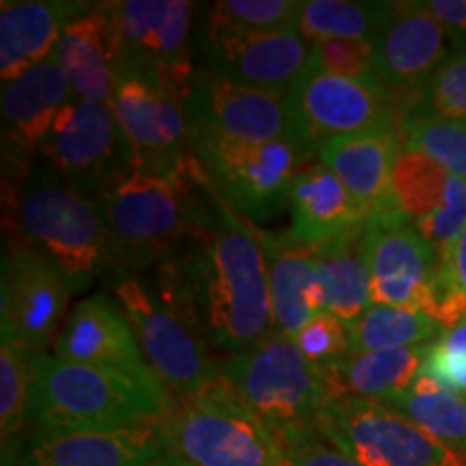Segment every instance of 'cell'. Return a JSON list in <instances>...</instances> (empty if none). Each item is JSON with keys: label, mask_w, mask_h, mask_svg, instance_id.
<instances>
[{"label": "cell", "mask_w": 466, "mask_h": 466, "mask_svg": "<svg viewBox=\"0 0 466 466\" xmlns=\"http://www.w3.org/2000/svg\"><path fill=\"white\" fill-rule=\"evenodd\" d=\"M201 182L195 233L154 268L147 285L199 339L231 357L275 333L270 283L253 225L209 188L203 173Z\"/></svg>", "instance_id": "6da1fadb"}, {"label": "cell", "mask_w": 466, "mask_h": 466, "mask_svg": "<svg viewBox=\"0 0 466 466\" xmlns=\"http://www.w3.org/2000/svg\"><path fill=\"white\" fill-rule=\"evenodd\" d=\"M171 410L173 401L165 389L55 354L33 359L31 432H104L162 421Z\"/></svg>", "instance_id": "7a4b0ae2"}, {"label": "cell", "mask_w": 466, "mask_h": 466, "mask_svg": "<svg viewBox=\"0 0 466 466\" xmlns=\"http://www.w3.org/2000/svg\"><path fill=\"white\" fill-rule=\"evenodd\" d=\"M203 197L195 158L184 171H132L102 197L110 233V268H156L182 250L197 229Z\"/></svg>", "instance_id": "3957f363"}, {"label": "cell", "mask_w": 466, "mask_h": 466, "mask_svg": "<svg viewBox=\"0 0 466 466\" xmlns=\"http://www.w3.org/2000/svg\"><path fill=\"white\" fill-rule=\"evenodd\" d=\"M14 233L50 259L69 288L85 291L110 266V233L104 201L69 188L39 162L11 192Z\"/></svg>", "instance_id": "277c9868"}, {"label": "cell", "mask_w": 466, "mask_h": 466, "mask_svg": "<svg viewBox=\"0 0 466 466\" xmlns=\"http://www.w3.org/2000/svg\"><path fill=\"white\" fill-rule=\"evenodd\" d=\"M220 378L277 439L316 428L335 398L324 367L311 363L291 337L277 333L220 360Z\"/></svg>", "instance_id": "5b68a950"}, {"label": "cell", "mask_w": 466, "mask_h": 466, "mask_svg": "<svg viewBox=\"0 0 466 466\" xmlns=\"http://www.w3.org/2000/svg\"><path fill=\"white\" fill-rule=\"evenodd\" d=\"M104 283L106 294L126 313L145 360L167 389L173 406L220 380V360L212 357L208 343L175 316L145 279L110 268L104 272Z\"/></svg>", "instance_id": "8992f818"}, {"label": "cell", "mask_w": 466, "mask_h": 466, "mask_svg": "<svg viewBox=\"0 0 466 466\" xmlns=\"http://www.w3.org/2000/svg\"><path fill=\"white\" fill-rule=\"evenodd\" d=\"M203 177L238 217L250 225L275 218L289 206V190L313 151L299 138L270 143L190 141Z\"/></svg>", "instance_id": "52a82bcc"}, {"label": "cell", "mask_w": 466, "mask_h": 466, "mask_svg": "<svg viewBox=\"0 0 466 466\" xmlns=\"http://www.w3.org/2000/svg\"><path fill=\"white\" fill-rule=\"evenodd\" d=\"M173 451L192 466H285L277 436L229 391L223 378L173 406L165 419Z\"/></svg>", "instance_id": "ba28073f"}, {"label": "cell", "mask_w": 466, "mask_h": 466, "mask_svg": "<svg viewBox=\"0 0 466 466\" xmlns=\"http://www.w3.org/2000/svg\"><path fill=\"white\" fill-rule=\"evenodd\" d=\"M316 430L363 466H466L460 453L380 401L333 398Z\"/></svg>", "instance_id": "9c48e42d"}, {"label": "cell", "mask_w": 466, "mask_h": 466, "mask_svg": "<svg viewBox=\"0 0 466 466\" xmlns=\"http://www.w3.org/2000/svg\"><path fill=\"white\" fill-rule=\"evenodd\" d=\"M39 162L48 165L69 188L96 199L134 171L130 145L110 102L78 97H72L58 113Z\"/></svg>", "instance_id": "30bf717a"}, {"label": "cell", "mask_w": 466, "mask_h": 466, "mask_svg": "<svg viewBox=\"0 0 466 466\" xmlns=\"http://www.w3.org/2000/svg\"><path fill=\"white\" fill-rule=\"evenodd\" d=\"M119 44V72L188 89L195 63V15L188 0H119L110 3Z\"/></svg>", "instance_id": "8fae6325"}, {"label": "cell", "mask_w": 466, "mask_h": 466, "mask_svg": "<svg viewBox=\"0 0 466 466\" xmlns=\"http://www.w3.org/2000/svg\"><path fill=\"white\" fill-rule=\"evenodd\" d=\"M0 335H7L31 357L55 346L74 296L67 279L17 233H5L0 281Z\"/></svg>", "instance_id": "7c38bea8"}, {"label": "cell", "mask_w": 466, "mask_h": 466, "mask_svg": "<svg viewBox=\"0 0 466 466\" xmlns=\"http://www.w3.org/2000/svg\"><path fill=\"white\" fill-rule=\"evenodd\" d=\"M190 141L270 143L296 137L288 93L261 91L197 67L184 97Z\"/></svg>", "instance_id": "4fadbf2b"}, {"label": "cell", "mask_w": 466, "mask_h": 466, "mask_svg": "<svg viewBox=\"0 0 466 466\" xmlns=\"http://www.w3.org/2000/svg\"><path fill=\"white\" fill-rule=\"evenodd\" d=\"M184 97L160 80L119 72L110 108L130 145L134 171L175 173L192 165Z\"/></svg>", "instance_id": "5bb4252c"}, {"label": "cell", "mask_w": 466, "mask_h": 466, "mask_svg": "<svg viewBox=\"0 0 466 466\" xmlns=\"http://www.w3.org/2000/svg\"><path fill=\"white\" fill-rule=\"evenodd\" d=\"M288 97L296 137L313 154L330 138L398 130L400 110L380 86L307 67Z\"/></svg>", "instance_id": "9a60e30c"}, {"label": "cell", "mask_w": 466, "mask_h": 466, "mask_svg": "<svg viewBox=\"0 0 466 466\" xmlns=\"http://www.w3.org/2000/svg\"><path fill=\"white\" fill-rule=\"evenodd\" d=\"M371 275V305L432 311L441 258L398 212L371 217L363 233Z\"/></svg>", "instance_id": "2e32d148"}, {"label": "cell", "mask_w": 466, "mask_h": 466, "mask_svg": "<svg viewBox=\"0 0 466 466\" xmlns=\"http://www.w3.org/2000/svg\"><path fill=\"white\" fill-rule=\"evenodd\" d=\"M72 100V89L55 55L20 78L3 85V182L15 192L42 160L58 113Z\"/></svg>", "instance_id": "e0dca14e"}, {"label": "cell", "mask_w": 466, "mask_h": 466, "mask_svg": "<svg viewBox=\"0 0 466 466\" xmlns=\"http://www.w3.org/2000/svg\"><path fill=\"white\" fill-rule=\"evenodd\" d=\"M201 69L253 89L289 93L309 66L311 42L296 28L275 33H229L197 26Z\"/></svg>", "instance_id": "ac0fdd59"}, {"label": "cell", "mask_w": 466, "mask_h": 466, "mask_svg": "<svg viewBox=\"0 0 466 466\" xmlns=\"http://www.w3.org/2000/svg\"><path fill=\"white\" fill-rule=\"evenodd\" d=\"M395 212L432 244L441 261L466 229V182L421 151L401 147L391 175Z\"/></svg>", "instance_id": "d6986e66"}, {"label": "cell", "mask_w": 466, "mask_h": 466, "mask_svg": "<svg viewBox=\"0 0 466 466\" xmlns=\"http://www.w3.org/2000/svg\"><path fill=\"white\" fill-rule=\"evenodd\" d=\"M52 350L56 359L102 367L165 389L145 360L126 313L106 291L76 302Z\"/></svg>", "instance_id": "ffe728a7"}, {"label": "cell", "mask_w": 466, "mask_h": 466, "mask_svg": "<svg viewBox=\"0 0 466 466\" xmlns=\"http://www.w3.org/2000/svg\"><path fill=\"white\" fill-rule=\"evenodd\" d=\"M171 451L162 419L104 432H31L17 466H147Z\"/></svg>", "instance_id": "44dd1931"}, {"label": "cell", "mask_w": 466, "mask_h": 466, "mask_svg": "<svg viewBox=\"0 0 466 466\" xmlns=\"http://www.w3.org/2000/svg\"><path fill=\"white\" fill-rule=\"evenodd\" d=\"M450 55V39L423 3H393L391 15L374 42L378 76L391 96H419Z\"/></svg>", "instance_id": "7402d4cb"}, {"label": "cell", "mask_w": 466, "mask_h": 466, "mask_svg": "<svg viewBox=\"0 0 466 466\" xmlns=\"http://www.w3.org/2000/svg\"><path fill=\"white\" fill-rule=\"evenodd\" d=\"M72 97L110 102L119 78V44L110 3H89L63 28L55 52Z\"/></svg>", "instance_id": "603a6c76"}, {"label": "cell", "mask_w": 466, "mask_h": 466, "mask_svg": "<svg viewBox=\"0 0 466 466\" xmlns=\"http://www.w3.org/2000/svg\"><path fill=\"white\" fill-rule=\"evenodd\" d=\"M288 208L291 214L289 238L311 248L365 229L371 218L322 162L302 168L296 175Z\"/></svg>", "instance_id": "cb8c5ba5"}, {"label": "cell", "mask_w": 466, "mask_h": 466, "mask_svg": "<svg viewBox=\"0 0 466 466\" xmlns=\"http://www.w3.org/2000/svg\"><path fill=\"white\" fill-rule=\"evenodd\" d=\"M253 229L264 250L275 333L294 337L309 319L324 311L316 248L291 240L289 233L279 236L258 225Z\"/></svg>", "instance_id": "d4e9b609"}, {"label": "cell", "mask_w": 466, "mask_h": 466, "mask_svg": "<svg viewBox=\"0 0 466 466\" xmlns=\"http://www.w3.org/2000/svg\"><path fill=\"white\" fill-rule=\"evenodd\" d=\"M89 7L76 0H3L0 5V80L20 78L56 52L63 28Z\"/></svg>", "instance_id": "484cf974"}, {"label": "cell", "mask_w": 466, "mask_h": 466, "mask_svg": "<svg viewBox=\"0 0 466 466\" xmlns=\"http://www.w3.org/2000/svg\"><path fill=\"white\" fill-rule=\"evenodd\" d=\"M400 151L398 130H384L330 138L319 147L318 156L370 217H378L395 209L391 175Z\"/></svg>", "instance_id": "4316f807"}, {"label": "cell", "mask_w": 466, "mask_h": 466, "mask_svg": "<svg viewBox=\"0 0 466 466\" xmlns=\"http://www.w3.org/2000/svg\"><path fill=\"white\" fill-rule=\"evenodd\" d=\"M428 346L346 354L335 365L326 367L335 398H359L380 404L398 400L421 376Z\"/></svg>", "instance_id": "83f0119b"}, {"label": "cell", "mask_w": 466, "mask_h": 466, "mask_svg": "<svg viewBox=\"0 0 466 466\" xmlns=\"http://www.w3.org/2000/svg\"><path fill=\"white\" fill-rule=\"evenodd\" d=\"M363 233L365 229H360L316 248L324 311L346 324H352L371 305V275L365 259Z\"/></svg>", "instance_id": "f1b7e54d"}, {"label": "cell", "mask_w": 466, "mask_h": 466, "mask_svg": "<svg viewBox=\"0 0 466 466\" xmlns=\"http://www.w3.org/2000/svg\"><path fill=\"white\" fill-rule=\"evenodd\" d=\"M393 3H354V0H302L294 28L307 42L352 39L374 44L387 25Z\"/></svg>", "instance_id": "f546056e"}, {"label": "cell", "mask_w": 466, "mask_h": 466, "mask_svg": "<svg viewBox=\"0 0 466 466\" xmlns=\"http://www.w3.org/2000/svg\"><path fill=\"white\" fill-rule=\"evenodd\" d=\"M0 337V453L3 466H17L28 442L33 357L7 335Z\"/></svg>", "instance_id": "4dcf8cb0"}, {"label": "cell", "mask_w": 466, "mask_h": 466, "mask_svg": "<svg viewBox=\"0 0 466 466\" xmlns=\"http://www.w3.org/2000/svg\"><path fill=\"white\" fill-rule=\"evenodd\" d=\"M442 326L423 311L370 305L350 324L352 352H384L428 346L442 335Z\"/></svg>", "instance_id": "1f68e13d"}, {"label": "cell", "mask_w": 466, "mask_h": 466, "mask_svg": "<svg viewBox=\"0 0 466 466\" xmlns=\"http://www.w3.org/2000/svg\"><path fill=\"white\" fill-rule=\"evenodd\" d=\"M384 406L415 423L442 445L466 453V398L447 391L421 374L412 389Z\"/></svg>", "instance_id": "d6a6232c"}, {"label": "cell", "mask_w": 466, "mask_h": 466, "mask_svg": "<svg viewBox=\"0 0 466 466\" xmlns=\"http://www.w3.org/2000/svg\"><path fill=\"white\" fill-rule=\"evenodd\" d=\"M401 147L421 151L430 160L466 182V121L434 115H406L398 121Z\"/></svg>", "instance_id": "836d02e7"}, {"label": "cell", "mask_w": 466, "mask_h": 466, "mask_svg": "<svg viewBox=\"0 0 466 466\" xmlns=\"http://www.w3.org/2000/svg\"><path fill=\"white\" fill-rule=\"evenodd\" d=\"M300 0H218L208 5L201 28L229 33H275L294 28Z\"/></svg>", "instance_id": "e575fe53"}, {"label": "cell", "mask_w": 466, "mask_h": 466, "mask_svg": "<svg viewBox=\"0 0 466 466\" xmlns=\"http://www.w3.org/2000/svg\"><path fill=\"white\" fill-rule=\"evenodd\" d=\"M406 115H434L466 121V52H451L447 56L417 96L415 106L401 116Z\"/></svg>", "instance_id": "d590c367"}, {"label": "cell", "mask_w": 466, "mask_h": 466, "mask_svg": "<svg viewBox=\"0 0 466 466\" xmlns=\"http://www.w3.org/2000/svg\"><path fill=\"white\" fill-rule=\"evenodd\" d=\"M307 67L387 89L382 85L380 76H378L374 61V44L370 42H352V39H324V42H313Z\"/></svg>", "instance_id": "8d00e7d4"}, {"label": "cell", "mask_w": 466, "mask_h": 466, "mask_svg": "<svg viewBox=\"0 0 466 466\" xmlns=\"http://www.w3.org/2000/svg\"><path fill=\"white\" fill-rule=\"evenodd\" d=\"M421 374L447 391L466 398V318L430 343Z\"/></svg>", "instance_id": "74e56055"}, {"label": "cell", "mask_w": 466, "mask_h": 466, "mask_svg": "<svg viewBox=\"0 0 466 466\" xmlns=\"http://www.w3.org/2000/svg\"><path fill=\"white\" fill-rule=\"evenodd\" d=\"M291 341L300 348V352L319 367H330L352 352V337L350 324L333 313H318L302 329L291 337Z\"/></svg>", "instance_id": "f35d334b"}, {"label": "cell", "mask_w": 466, "mask_h": 466, "mask_svg": "<svg viewBox=\"0 0 466 466\" xmlns=\"http://www.w3.org/2000/svg\"><path fill=\"white\" fill-rule=\"evenodd\" d=\"M285 466H363L313 430L279 436Z\"/></svg>", "instance_id": "ab89813d"}, {"label": "cell", "mask_w": 466, "mask_h": 466, "mask_svg": "<svg viewBox=\"0 0 466 466\" xmlns=\"http://www.w3.org/2000/svg\"><path fill=\"white\" fill-rule=\"evenodd\" d=\"M423 5L439 20L451 52H466V0H425Z\"/></svg>", "instance_id": "60d3db41"}, {"label": "cell", "mask_w": 466, "mask_h": 466, "mask_svg": "<svg viewBox=\"0 0 466 466\" xmlns=\"http://www.w3.org/2000/svg\"><path fill=\"white\" fill-rule=\"evenodd\" d=\"M441 277L466 305V229L451 247L450 255L441 261Z\"/></svg>", "instance_id": "b9f144b4"}, {"label": "cell", "mask_w": 466, "mask_h": 466, "mask_svg": "<svg viewBox=\"0 0 466 466\" xmlns=\"http://www.w3.org/2000/svg\"><path fill=\"white\" fill-rule=\"evenodd\" d=\"M147 466H192L188 460H184L182 456H177V453L171 451L167 453V456H162L158 460H154V462H149Z\"/></svg>", "instance_id": "7bdbcfd3"}]
</instances>
